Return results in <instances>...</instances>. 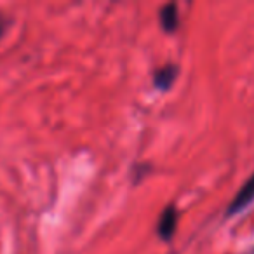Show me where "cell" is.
I'll use <instances>...</instances> for the list:
<instances>
[{"label":"cell","mask_w":254,"mask_h":254,"mask_svg":"<svg viewBox=\"0 0 254 254\" xmlns=\"http://www.w3.org/2000/svg\"><path fill=\"white\" fill-rule=\"evenodd\" d=\"M251 254H254V249H253V253H251Z\"/></svg>","instance_id":"cell-5"},{"label":"cell","mask_w":254,"mask_h":254,"mask_svg":"<svg viewBox=\"0 0 254 254\" xmlns=\"http://www.w3.org/2000/svg\"><path fill=\"white\" fill-rule=\"evenodd\" d=\"M253 200H254V173L247 178L246 183H244L242 187L239 188V191L235 193L233 200L228 204V207H226V218L242 212Z\"/></svg>","instance_id":"cell-1"},{"label":"cell","mask_w":254,"mask_h":254,"mask_svg":"<svg viewBox=\"0 0 254 254\" xmlns=\"http://www.w3.org/2000/svg\"><path fill=\"white\" fill-rule=\"evenodd\" d=\"M178 228V209L173 204L166 205L160 212L159 221H157V235L164 242H169Z\"/></svg>","instance_id":"cell-2"},{"label":"cell","mask_w":254,"mask_h":254,"mask_svg":"<svg viewBox=\"0 0 254 254\" xmlns=\"http://www.w3.org/2000/svg\"><path fill=\"white\" fill-rule=\"evenodd\" d=\"M180 75V68L174 63H167L153 71V87L157 91H169Z\"/></svg>","instance_id":"cell-3"},{"label":"cell","mask_w":254,"mask_h":254,"mask_svg":"<svg viewBox=\"0 0 254 254\" xmlns=\"http://www.w3.org/2000/svg\"><path fill=\"white\" fill-rule=\"evenodd\" d=\"M160 28L166 33H174L180 26V11L176 4H166L159 11Z\"/></svg>","instance_id":"cell-4"}]
</instances>
